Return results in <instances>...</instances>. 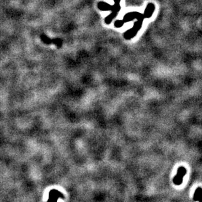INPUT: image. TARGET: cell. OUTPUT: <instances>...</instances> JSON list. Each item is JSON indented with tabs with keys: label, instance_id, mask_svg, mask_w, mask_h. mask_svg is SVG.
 I'll list each match as a JSON object with an SVG mask.
<instances>
[{
	"label": "cell",
	"instance_id": "cell-1",
	"mask_svg": "<svg viewBox=\"0 0 202 202\" xmlns=\"http://www.w3.org/2000/svg\"><path fill=\"white\" fill-rule=\"evenodd\" d=\"M115 4L113 6L108 5L105 2H100L99 4H98V7L101 10H111V11H113V13L107 17L105 19V23L107 24H109L111 22V20L113 19V18H115V15L118 12H119V10L121 9V0H115Z\"/></svg>",
	"mask_w": 202,
	"mask_h": 202
},
{
	"label": "cell",
	"instance_id": "cell-2",
	"mask_svg": "<svg viewBox=\"0 0 202 202\" xmlns=\"http://www.w3.org/2000/svg\"><path fill=\"white\" fill-rule=\"evenodd\" d=\"M41 38L42 39L44 43L49 44L51 43H54L56 44L57 46L60 47L62 45V41L60 39H50L49 38H48L47 36H46L45 35H42L41 36Z\"/></svg>",
	"mask_w": 202,
	"mask_h": 202
},
{
	"label": "cell",
	"instance_id": "cell-3",
	"mask_svg": "<svg viewBox=\"0 0 202 202\" xmlns=\"http://www.w3.org/2000/svg\"><path fill=\"white\" fill-rule=\"evenodd\" d=\"M185 173H186V169L184 167L179 168V171H178V175H177V176H179V177L175 178L174 183L177 185H179L180 183H182L183 177V176L185 175Z\"/></svg>",
	"mask_w": 202,
	"mask_h": 202
},
{
	"label": "cell",
	"instance_id": "cell-4",
	"mask_svg": "<svg viewBox=\"0 0 202 202\" xmlns=\"http://www.w3.org/2000/svg\"><path fill=\"white\" fill-rule=\"evenodd\" d=\"M154 8L155 7L153 4H152V3L149 4L146 10H145V14H144L145 17H147V18L151 17L152 14L153 13Z\"/></svg>",
	"mask_w": 202,
	"mask_h": 202
}]
</instances>
